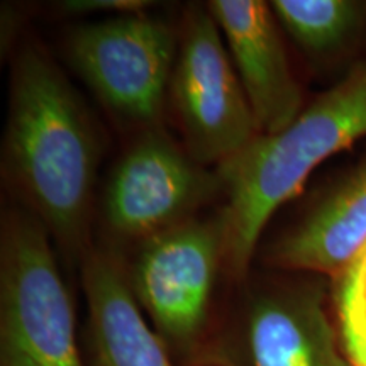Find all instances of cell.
<instances>
[{
	"instance_id": "obj_1",
	"label": "cell",
	"mask_w": 366,
	"mask_h": 366,
	"mask_svg": "<svg viewBox=\"0 0 366 366\" xmlns=\"http://www.w3.org/2000/svg\"><path fill=\"white\" fill-rule=\"evenodd\" d=\"M4 149L9 178L43 226L79 246L94 199L97 132L70 81L38 49L14 63Z\"/></svg>"
},
{
	"instance_id": "obj_14",
	"label": "cell",
	"mask_w": 366,
	"mask_h": 366,
	"mask_svg": "<svg viewBox=\"0 0 366 366\" xmlns=\"http://www.w3.org/2000/svg\"><path fill=\"white\" fill-rule=\"evenodd\" d=\"M144 6L146 2H136V0H71V2L61 4V9L71 14L99 12V11L136 14L143 11Z\"/></svg>"
},
{
	"instance_id": "obj_5",
	"label": "cell",
	"mask_w": 366,
	"mask_h": 366,
	"mask_svg": "<svg viewBox=\"0 0 366 366\" xmlns=\"http://www.w3.org/2000/svg\"><path fill=\"white\" fill-rule=\"evenodd\" d=\"M178 43L167 22L141 12L119 14L79 27L68 41V56L109 111L154 126L172 84Z\"/></svg>"
},
{
	"instance_id": "obj_11",
	"label": "cell",
	"mask_w": 366,
	"mask_h": 366,
	"mask_svg": "<svg viewBox=\"0 0 366 366\" xmlns=\"http://www.w3.org/2000/svg\"><path fill=\"white\" fill-rule=\"evenodd\" d=\"M84 287L95 366H173L116 254L92 253L84 268Z\"/></svg>"
},
{
	"instance_id": "obj_4",
	"label": "cell",
	"mask_w": 366,
	"mask_h": 366,
	"mask_svg": "<svg viewBox=\"0 0 366 366\" xmlns=\"http://www.w3.org/2000/svg\"><path fill=\"white\" fill-rule=\"evenodd\" d=\"M224 264V224L189 219L141 242L129 285L167 347L195 355L209 324L217 273Z\"/></svg>"
},
{
	"instance_id": "obj_2",
	"label": "cell",
	"mask_w": 366,
	"mask_h": 366,
	"mask_svg": "<svg viewBox=\"0 0 366 366\" xmlns=\"http://www.w3.org/2000/svg\"><path fill=\"white\" fill-rule=\"evenodd\" d=\"M365 137L366 61H360L305 105L290 126L277 134H259L219 164L227 194L221 214L224 264L232 277H244L268 221L299 194L315 168Z\"/></svg>"
},
{
	"instance_id": "obj_8",
	"label": "cell",
	"mask_w": 366,
	"mask_h": 366,
	"mask_svg": "<svg viewBox=\"0 0 366 366\" xmlns=\"http://www.w3.org/2000/svg\"><path fill=\"white\" fill-rule=\"evenodd\" d=\"M219 189L189 151L151 127L119 159L104 192V219L119 239L141 241L192 219Z\"/></svg>"
},
{
	"instance_id": "obj_12",
	"label": "cell",
	"mask_w": 366,
	"mask_h": 366,
	"mask_svg": "<svg viewBox=\"0 0 366 366\" xmlns=\"http://www.w3.org/2000/svg\"><path fill=\"white\" fill-rule=\"evenodd\" d=\"M269 7L302 51L319 61L350 54L366 33L363 0H273Z\"/></svg>"
},
{
	"instance_id": "obj_3",
	"label": "cell",
	"mask_w": 366,
	"mask_h": 366,
	"mask_svg": "<svg viewBox=\"0 0 366 366\" xmlns=\"http://www.w3.org/2000/svg\"><path fill=\"white\" fill-rule=\"evenodd\" d=\"M2 366H84L75 310L46 227L11 212L0 239Z\"/></svg>"
},
{
	"instance_id": "obj_7",
	"label": "cell",
	"mask_w": 366,
	"mask_h": 366,
	"mask_svg": "<svg viewBox=\"0 0 366 366\" xmlns=\"http://www.w3.org/2000/svg\"><path fill=\"white\" fill-rule=\"evenodd\" d=\"M224 366H351L332 322L324 277L292 273L249 297Z\"/></svg>"
},
{
	"instance_id": "obj_13",
	"label": "cell",
	"mask_w": 366,
	"mask_h": 366,
	"mask_svg": "<svg viewBox=\"0 0 366 366\" xmlns=\"http://www.w3.org/2000/svg\"><path fill=\"white\" fill-rule=\"evenodd\" d=\"M336 324L351 366H366V248L336 280Z\"/></svg>"
},
{
	"instance_id": "obj_9",
	"label": "cell",
	"mask_w": 366,
	"mask_h": 366,
	"mask_svg": "<svg viewBox=\"0 0 366 366\" xmlns=\"http://www.w3.org/2000/svg\"><path fill=\"white\" fill-rule=\"evenodd\" d=\"M207 11L221 29L262 134H277L304 111L278 21L262 0H212Z\"/></svg>"
},
{
	"instance_id": "obj_6",
	"label": "cell",
	"mask_w": 366,
	"mask_h": 366,
	"mask_svg": "<svg viewBox=\"0 0 366 366\" xmlns=\"http://www.w3.org/2000/svg\"><path fill=\"white\" fill-rule=\"evenodd\" d=\"M170 89L187 151L204 167H219L262 134L209 11L199 9L187 17Z\"/></svg>"
},
{
	"instance_id": "obj_15",
	"label": "cell",
	"mask_w": 366,
	"mask_h": 366,
	"mask_svg": "<svg viewBox=\"0 0 366 366\" xmlns=\"http://www.w3.org/2000/svg\"><path fill=\"white\" fill-rule=\"evenodd\" d=\"M194 366H224V365L217 363V361H212V360H199Z\"/></svg>"
},
{
	"instance_id": "obj_10",
	"label": "cell",
	"mask_w": 366,
	"mask_h": 366,
	"mask_svg": "<svg viewBox=\"0 0 366 366\" xmlns=\"http://www.w3.org/2000/svg\"><path fill=\"white\" fill-rule=\"evenodd\" d=\"M366 248V153L267 249L268 267L332 278Z\"/></svg>"
}]
</instances>
